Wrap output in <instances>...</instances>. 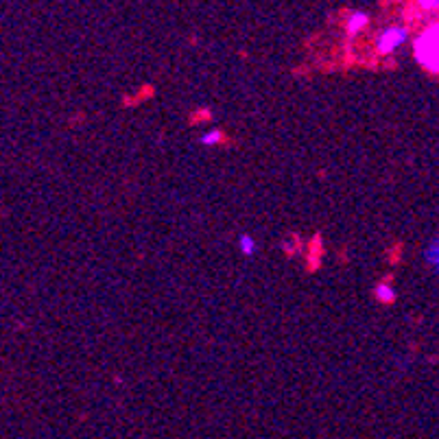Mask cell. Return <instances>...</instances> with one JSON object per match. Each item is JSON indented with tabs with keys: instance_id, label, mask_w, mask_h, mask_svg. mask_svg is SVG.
<instances>
[{
	"instance_id": "cell-1",
	"label": "cell",
	"mask_w": 439,
	"mask_h": 439,
	"mask_svg": "<svg viewBox=\"0 0 439 439\" xmlns=\"http://www.w3.org/2000/svg\"><path fill=\"white\" fill-rule=\"evenodd\" d=\"M415 59L431 72H439V20L415 40Z\"/></svg>"
},
{
	"instance_id": "cell-2",
	"label": "cell",
	"mask_w": 439,
	"mask_h": 439,
	"mask_svg": "<svg viewBox=\"0 0 439 439\" xmlns=\"http://www.w3.org/2000/svg\"><path fill=\"white\" fill-rule=\"evenodd\" d=\"M406 40H409V31H406V26H389L383 31V36L378 38V51L383 55L396 51L398 46H402Z\"/></svg>"
},
{
	"instance_id": "cell-3",
	"label": "cell",
	"mask_w": 439,
	"mask_h": 439,
	"mask_svg": "<svg viewBox=\"0 0 439 439\" xmlns=\"http://www.w3.org/2000/svg\"><path fill=\"white\" fill-rule=\"evenodd\" d=\"M424 258L431 269H435V273L439 275V236L431 238L429 245L424 247Z\"/></svg>"
},
{
	"instance_id": "cell-4",
	"label": "cell",
	"mask_w": 439,
	"mask_h": 439,
	"mask_svg": "<svg viewBox=\"0 0 439 439\" xmlns=\"http://www.w3.org/2000/svg\"><path fill=\"white\" fill-rule=\"evenodd\" d=\"M367 22H369L367 13H363V11H354V13L350 15V20H348V31H350V36H356L359 31H363V29L367 26Z\"/></svg>"
},
{
	"instance_id": "cell-5",
	"label": "cell",
	"mask_w": 439,
	"mask_h": 439,
	"mask_svg": "<svg viewBox=\"0 0 439 439\" xmlns=\"http://www.w3.org/2000/svg\"><path fill=\"white\" fill-rule=\"evenodd\" d=\"M238 249H240V254H245L247 258H252L258 252V242L249 234H240L238 236Z\"/></svg>"
},
{
	"instance_id": "cell-6",
	"label": "cell",
	"mask_w": 439,
	"mask_h": 439,
	"mask_svg": "<svg viewBox=\"0 0 439 439\" xmlns=\"http://www.w3.org/2000/svg\"><path fill=\"white\" fill-rule=\"evenodd\" d=\"M376 298L380 300V302H394L396 300V291L389 286V284H380V286H376Z\"/></svg>"
},
{
	"instance_id": "cell-7",
	"label": "cell",
	"mask_w": 439,
	"mask_h": 439,
	"mask_svg": "<svg viewBox=\"0 0 439 439\" xmlns=\"http://www.w3.org/2000/svg\"><path fill=\"white\" fill-rule=\"evenodd\" d=\"M221 140H223V132H221V129H210V132H206V134L201 136V142H203L206 146L219 144Z\"/></svg>"
},
{
	"instance_id": "cell-8",
	"label": "cell",
	"mask_w": 439,
	"mask_h": 439,
	"mask_svg": "<svg viewBox=\"0 0 439 439\" xmlns=\"http://www.w3.org/2000/svg\"><path fill=\"white\" fill-rule=\"evenodd\" d=\"M419 7L426 11H435V9H439V0H433V3H419Z\"/></svg>"
}]
</instances>
